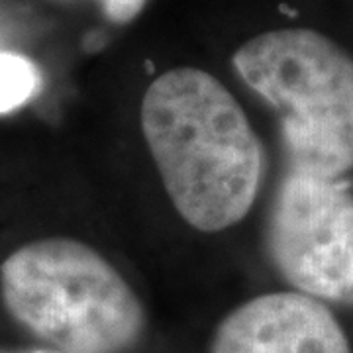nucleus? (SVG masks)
Returning <instances> with one entry per match:
<instances>
[{"mask_svg": "<svg viewBox=\"0 0 353 353\" xmlns=\"http://www.w3.org/2000/svg\"><path fill=\"white\" fill-rule=\"evenodd\" d=\"M139 122L165 192L189 226L216 234L250 214L263 150L238 99L212 73H161L143 92Z\"/></svg>", "mask_w": 353, "mask_h": 353, "instance_id": "obj_1", "label": "nucleus"}, {"mask_svg": "<svg viewBox=\"0 0 353 353\" xmlns=\"http://www.w3.org/2000/svg\"><path fill=\"white\" fill-rule=\"evenodd\" d=\"M0 301L32 336L61 353H128L145 332L143 304L99 250L41 238L0 265Z\"/></svg>", "mask_w": 353, "mask_h": 353, "instance_id": "obj_2", "label": "nucleus"}, {"mask_svg": "<svg viewBox=\"0 0 353 353\" xmlns=\"http://www.w3.org/2000/svg\"><path fill=\"white\" fill-rule=\"evenodd\" d=\"M232 65L281 116L289 171L336 181L353 169V55L314 28L243 41Z\"/></svg>", "mask_w": 353, "mask_h": 353, "instance_id": "obj_3", "label": "nucleus"}, {"mask_svg": "<svg viewBox=\"0 0 353 353\" xmlns=\"http://www.w3.org/2000/svg\"><path fill=\"white\" fill-rule=\"evenodd\" d=\"M267 245L296 292L353 304V194L340 179L289 171L271 208Z\"/></svg>", "mask_w": 353, "mask_h": 353, "instance_id": "obj_4", "label": "nucleus"}, {"mask_svg": "<svg viewBox=\"0 0 353 353\" xmlns=\"http://www.w3.org/2000/svg\"><path fill=\"white\" fill-rule=\"evenodd\" d=\"M210 353H352L340 322L308 294L269 292L218 324Z\"/></svg>", "mask_w": 353, "mask_h": 353, "instance_id": "obj_5", "label": "nucleus"}, {"mask_svg": "<svg viewBox=\"0 0 353 353\" xmlns=\"http://www.w3.org/2000/svg\"><path fill=\"white\" fill-rule=\"evenodd\" d=\"M41 77L36 65L18 53H0V112H12L38 92Z\"/></svg>", "mask_w": 353, "mask_h": 353, "instance_id": "obj_6", "label": "nucleus"}, {"mask_svg": "<svg viewBox=\"0 0 353 353\" xmlns=\"http://www.w3.org/2000/svg\"><path fill=\"white\" fill-rule=\"evenodd\" d=\"M143 2L145 0H104V8L110 20L124 24L138 16Z\"/></svg>", "mask_w": 353, "mask_h": 353, "instance_id": "obj_7", "label": "nucleus"}, {"mask_svg": "<svg viewBox=\"0 0 353 353\" xmlns=\"http://www.w3.org/2000/svg\"><path fill=\"white\" fill-rule=\"evenodd\" d=\"M0 353H61L53 347H28V350H12V347H0Z\"/></svg>", "mask_w": 353, "mask_h": 353, "instance_id": "obj_8", "label": "nucleus"}]
</instances>
